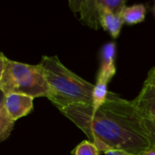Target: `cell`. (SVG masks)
Segmentation results:
<instances>
[{
  "label": "cell",
  "instance_id": "cell-10",
  "mask_svg": "<svg viewBox=\"0 0 155 155\" xmlns=\"http://www.w3.org/2000/svg\"><path fill=\"white\" fill-rule=\"evenodd\" d=\"M15 121H13L5 110L0 107V141L3 142L6 140L15 126Z\"/></svg>",
  "mask_w": 155,
  "mask_h": 155
},
{
  "label": "cell",
  "instance_id": "cell-3",
  "mask_svg": "<svg viewBox=\"0 0 155 155\" xmlns=\"http://www.w3.org/2000/svg\"><path fill=\"white\" fill-rule=\"evenodd\" d=\"M0 90L3 94H21L47 97L48 88L40 64H28L10 60L0 54Z\"/></svg>",
  "mask_w": 155,
  "mask_h": 155
},
{
  "label": "cell",
  "instance_id": "cell-11",
  "mask_svg": "<svg viewBox=\"0 0 155 155\" xmlns=\"http://www.w3.org/2000/svg\"><path fill=\"white\" fill-rule=\"evenodd\" d=\"M101 152L97 146L91 141H84L80 143L73 151L72 155H100Z\"/></svg>",
  "mask_w": 155,
  "mask_h": 155
},
{
  "label": "cell",
  "instance_id": "cell-4",
  "mask_svg": "<svg viewBox=\"0 0 155 155\" xmlns=\"http://www.w3.org/2000/svg\"><path fill=\"white\" fill-rule=\"evenodd\" d=\"M124 0H94V1H70L69 5L74 13L80 15V19L93 29L101 26V17L104 10H108L121 15L126 7Z\"/></svg>",
  "mask_w": 155,
  "mask_h": 155
},
{
  "label": "cell",
  "instance_id": "cell-1",
  "mask_svg": "<svg viewBox=\"0 0 155 155\" xmlns=\"http://www.w3.org/2000/svg\"><path fill=\"white\" fill-rule=\"evenodd\" d=\"M74 124L101 153L122 150L142 154L152 147L145 134L142 116L132 101L109 92L97 110L91 105H71L60 111Z\"/></svg>",
  "mask_w": 155,
  "mask_h": 155
},
{
  "label": "cell",
  "instance_id": "cell-12",
  "mask_svg": "<svg viewBox=\"0 0 155 155\" xmlns=\"http://www.w3.org/2000/svg\"><path fill=\"white\" fill-rule=\"evenodd\" d=\"M142 124L145 134L148 136L152 146L155 147V118L142 117Z\"/></svg>",
  "mask_w": 155,
  "mask_h": 155
},
{
  "label": "cell",
  "instance_id": "cell-6",
  "mask_svg": "<svg viewBox=\"0 0 155 155\" xmlns=\"http://www.w3.org/2000/svg\"><path fill=\"white\" fill-rule=\"evenodd\" d=\"M0 107H2L7 115L15 122L32 112L34 108V98L21 94H3Z\"/></svg>",
  "mask_w": 155,
  "mask_h": 155
},
{
  "label": "cell",
  "instance_id": "cell-15",
  "mask_svg": "<svg viewBox=\"0 0 155 155\" xmlns=\"http://www.w3.org/2000/svg\"><path fill=\"white\" fill-rule=\"evenodd\" d=\"M154 14H155V5H154Z\"/></svg>",
  "mask_w": 155,
  "mask_h": 155
},
{
  "label": "cell",
  "instance_id": "cell-7",
  "mask_svg": "<svg viewBox=\"0 0 155 155\" xmlns=\"http://www.w3.org/2000/svg\"><path fill=\"white\" fill-rule=\"evenodd\" d=\"M115 44L111 42L104 45L101 51V66L97 77L111 81L116 73L114 57H115Z\"/></svg>",
  "mask_w": 155,
  "mask_h": 155
},
{
  "label": "cell",
  "instance_id": "cell-2",
  "mask_svg": "<svg viewBox=\"0 0 155 155\" xmlns=\"http://www.w3.org/2000/svg\"><path fill=\"white\" fill-rule=\"evenodd\" d=\"M47 84V98L59 111L71 105H92L94 85L65 67L57 56H43L40 62Z\"/></svg>",
  "mask_w": 155,
  "mask_h": 155
},
{
  "label": "cell",
  "instance_id": "cell-9",
  "mask_svg": "<svg viewBox=\"0 0 155 155\" xmlns=\"http://www.w3.org/2000/svg\"><path fill=\"white\" fill-rule=\"evenodd\" d=\"M145 13V5L143 4H136L131 6H126L123 10L121 16L124 20V23H126L128 25H134L144 20Z\"/></svg>",
  "mask_w": 155,
  "mask_h": 155
},
{
  "label": "cell",
  "instance_id": "cell-14",
  "mask_svg": "<svg viewBox=\"0 0 155 155\" xmlns=\"http://www.w3.org/2000/svg\"><path fill=\"white\" fill-rule=\"evenodd\" d=\"M141 155H155V147L152 146L149 150H147L146 152L143 153Z\"/></svg>",
  "mask_w": 155,
  "mask_h": 155
},
{
  "label": "cell",
  "instance_id": "cell-8",
  "mask_svg": "<svg viewBox=\"0 0 155 155\" xmlns=\"http://www.w3.org/2000/svg\"><path fill=\"white\" fill-rule=\"evenodd\" d=\"M124 24V20L121 15H115L108 10H104L101 17V26L106 30L114 38H117L122 25Z\"/></svg>",
  "mask_w": 155,
  "mask_h": 155
},
{
  "label": "cell",
  "instance_id": "cell-13",
  "mask_svg": "<svg viewBox=\"0 0 155 155\" xmlns=\"http://www.w3.org/2000/svg\"><path fill=\"white\" fill-rule=\"evenodd\" d=\"M104 155H141L135 154V153H131L126 151H122V150H109L104 153Z\"/></svg>",
  "mask_w": 155,
  "mask_h": 155
},
{
  "label": "cell",
  "instance_id": "cell-5",
  "mask_svg": "<svg viewBox=\"0 0 155 155\" xmlns=\"http://www.w3.org/2000/svg\"><path fill=\"white\" fill-rule=\"evenodd\" d=\"M143 118H155V66L149 72L140 94L132 101Z\"/></svg>",
  "mask_w": 155,
  "mask_h": 155
}]
</instances>
